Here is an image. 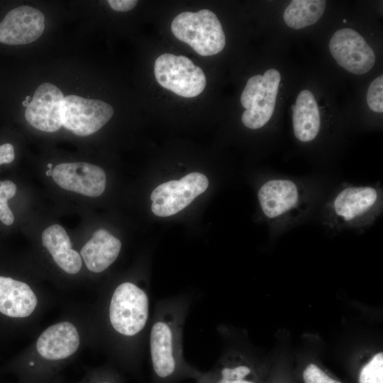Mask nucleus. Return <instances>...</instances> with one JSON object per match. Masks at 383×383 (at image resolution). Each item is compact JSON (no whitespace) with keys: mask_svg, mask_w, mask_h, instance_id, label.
I'll use <instances>...</instances> for the list:
<instances>
[{"mask_svg":"<svg viewBox=\"0 0 383 383\" xmlns=\"http://www.w3.org/2000/svg\"><path fill=\"white\" fill-rule=\"evenodd\" d=\"M293 109V128L296 138L302 142H309L318 135L320 129V113L316 99L311 91H301Z\"/></svg>","mask_w":383,"mask_h":383,"instance_id":"17","label":"nucleus"},{"mask_svg":"<svg viewBox=\"0 0 383 383\" xmlns=\"http://www.w3.org/2000/svg\"><path fill=\"white\" fill-rule=\"evenodd\" d=\"M150 316V299L145 289L125 282L114 289L109 304L111 326L118 334L133 337L143 331Z\"/></svg>","mask_w":383,"mask_h":383,"instance_id":"3","label":"nucleus"},{"mask_svg":"<svg viewBox=\"0 0 383 383\" xmlns=\"http://www.w3.org/2000/svg\"><path fill=\"white\" fill-rule=\"evenodd\" d=\"M359 383H383V353H377L362 369Z\"/></svg>","mask_w":383,"mask_h":383,"instance_id":"21","label":"nucleus"},{"mask_svg":"<svg viewBox=\"0 0 383 383\" xmlns=\"http://www.w3.org/2000/svg\"><path fill=\"white\" fill-rule=\"evenodd\" d=\"M38 304L32 289L25 282L0 276V312L12 318L30 316Z\"/></svg>","mask_w":383,"mask_h":383,"instance_id":"13","label":"nucleus"},{"mask_svg":"<svg viewBox=\"0 0 383 383\" xmlns=\"http://www.w3.org/2000/svg\"><path fill=\"white\" fill-rule=\"evenodd\" d=\"M171 30L177 39L202 56L216 55L226 45L221 24L216 14L209 9L178 14L172 22Z\"/></svg>","mask_w":383,"mask_h":383,"instance_id":"2","label":"nucleus"},{"mask_svg":"<svg viewBox=\"0 0 383 383\" xmlns=\"http://www.w3.org/2000/svg\"><path fill=\"white\" fill-rule=\"evenodd\" d=\"M304 383H341L331 378L315 364H309L303 373Z\"/></svg>","mask_w":383,"mask_h":383,"instance_id":"24","label":"nucleus"},{"mask_svg":"<svg viewBox=\"0 0 383 383\" xmlns=\"http://www.w3.org/2000/svg\"><path fill=\"white\" fill-rule=\"evenodd\" d=\"M113 113V107L101 100L68 95L62 103L61 122L74 134L87 136L102 128Z\"/></svg>","mask_w":383,"mask_h":383,"instance_id":"7","label":"nucleus"},{"mask_svg":"<svg viewBox=\"0 0 383 383\" xmlns=\"http://www.w3.org/2000/svg\"><path fill=\"white\" fill-rule=\"evenodd\" d=\"M325 8L324 0H293L284 12V21L289 27L301 29L316 23Z\"/></svg>","mask_w":383,"mask_h":383,"instance_id":"19","label":"nucleus"},{"mask_svg":"<svg viewBox=\"0 0 383 383\" xmlns=\"http://www.w3.org/2000/svg\"><path fill=\"white\" fill-rule=\"evenodd\" d=\"M121 248V241L107 230L101 228L82 247L80 255L89 270L99 273L116 260Z\"/></svg>","mask_w":383,"mask_h":383,"instance_id":"14","label":"nucleus"},{"mask_svg":"<svg viewBox=\"0 0 383 383\" xmlns=\"http://www.w3.org/2000/svg\"><path fill=\"white\" fill-rule=\"evenodd\" d=\"M15 158L13 146L10 143L0 145V165L9 164Z\"/></svg>","mask_w":383,"mask_h":383,"instance_id":"26","label":"nucleus"},{"mask_svg":"<svg viewBox=\"0 0 383 383\" xmlns=\"http://www.w3.org/2000/svg\"><path fill=\"white\" fill-rule=\"evenodd\" d=\"M208 186L207 177L199 172H192L179 180L162 183L151 194L152 211L160 217L176 214L204 193Z\"/></svg>","mask_w":383,"mask_h":383,"instance_id":"6","label":"nucleus"},{"mask_svg":"<svg viewBox=\"0 0 383 383\" xmlns=\"http://www.w3.org/2000/svg\"><path fill=\"white\" fill-rule=\"evenodd\" d=\"M154 72L162 87L186 98L199 95L206 84L203 70L184 55L162 54L155 60Z\"/></svg>","mask_w":383,"mask_h":383,"instance_id":"5","label":"nucleus"},{"mask_svg":"<svg viewBox=\"0 0 383 383\" xmlns=\"http://www.w3.org/2000/svg\"><path fill=\"white\" fill-rule=\"evenodd\" d=\"M30 99H31L30 96H26V100L29 102Z\"/></svg>","mask_w":383,"mask_h":383,"instance_id":"31","label":"nucleus"},{"mask_svg":"<svg viewBox=\"0 0 383 383\" xmlns=\"http://www.w3.org/2000/svg\"><path fill=\"white\" fill-rule=\"evenodd\" d=\"M251 373V370L246 365L235 367H223L219 372V377L216 381L248 380L246 377Z\"/></svg>","mask_w":383,"mask_h":383,"instance_id":"23","label":"nucleus"},{"mask_svg":"<svg viewBox=\"0 0 383 383\" xmlns=\"http://www.w3.org/2000/svg\"><path fill=\"white\" fill-rule=\"evenodd\" d=\"M52 177L60 187L87 196H99L106 188L104 171L87 162L59 164L54 167Z\"/></svg>","mask_w":383,"mask_h":383,"instance_id":"9","label":"nucleus"},{"mask_svg":"<svg viewBox=\"0 0 383 383\" xmlns=\"http://www.w3.org/2000/svg\"><path fill=\"white\" fill-rule=\"evenodd\" d=\"M30 102L27 101L26 100L23 101V106L27 107L28 106Z\"/></svg>","mask_w":383,"mask_h":383,"instance_id":"30","label":"nucleus"},{"mask_svg":"<svg viewBox=\"0 0 383 383\" xmlns=\"http://www.w3.org/2000/svg\"><path fill=\"white\" fill-rule=\"evenodd\" d=\"M280 79L279 71L270 69L263 75H255L248 80L240 96L241 104L246 109L242 122L247 128L257 129L269 121L274 110Z\"/></svg>","mask_w":383,"mask_h":383,"instance_id":"4","label":"nucleus"},{"mask_svg":"<svg viewBox=\"0 0 383 383\" xmlns=\"http://www.w3.org/2000/svg\"><path fill=\"white\" fill-rule=\"evenodd\" d=\"M42 243L63 271L71 274L79 272L82 267L81 255L72 248L70 237L62 226L53 224L45 229L42 234Z\"/></svg>","mask_w":383,"mask_h":383,"instance_id":"16","label":"nucleus"},{"mask_svg":"<svg viewBox=\"0 0 383 383\" xmlns=\"http://www.w3.org/2000/svg\"><path fill=\"white\" fill-rule=\"evenodd\" d=\"M46 175L47 176H52V170L51 169H49V170L46 171Z\"/></svg>","mask_w":383,"mask_h":383,"instance_id":"29","label":"nucleus"},{"mask_svg":"<svg viewBox=\"0 0 383 383\" xmlns=\"http://www.w3.org/2000/svg\"><path fill=\"white\" fill-rule=\"evenodd\" d=\"M367 101L370 109L375 112L383 111V76L374 79L369 86Z\"/></svg>","mask_w":383,"mask_h":383,"instance_id":"22","label":"nucleus"},{"mask_svg":"<svg viewBox=\"0 0 383 383\" xmlns=\"http://www.w3.org/2000/svg\"><path fill=\"white\" fill-rule=\"evenodd\" d=\"M16 186L11 180L0 181V221L10 226L14 221V216L8 205V200L13 197Z\"/></svg>","mask_w":383,"mask_h":383,"instance_id":"20","label":"nucleus"},{"mask_svg":"<svg viewBox=\"0 0 383 383\" xmlns=\"http://www.w3.org/2000/svg\"><path fill=\"white\" fill-rule=\"evenodd\" d=\"M79 342L77 328L72 323L64 321L46 328L37 340L36 349L41 358L57 362L74 354Z\"/></svg>","mask_w":383,"mask_h":383,"instance_id":"12","label":"nucleus"},{"mask_svg":"<svg viewBox=\"0 0 383 383\" xmlns=\"http://www.w3.org/2000/svg\"><path fill=\"white\" fill-rule=\"evenodd\" d=\"M64 99L62 91L50 82L40 84L26 107V121L35 128L55 132L62 126L61 107Z\"/></svg>","mask_w":383,"mask_h":383,"instance_id":"10","label":"nucleus"},{"mask_svg":"<svg viewBox=\"0 0 383 383\" xmlns=\"http://www.w3.org/2000/svg\"><path fill=\"white\" fill-rule=\"evenodd\" d=\"M182 316L167 309L157 313L149 335V348L152 370L160 380H169L179 370L182 362Z\"/></svg>","mask_w":383,"mask_h":383,"instance_id":"1","label":"nucleus"},{"mask_svg":"<svg viewBox=\"0 0 383 383\" xmlns=\"http://www.w3.org/2000/svg\"><path fill=\"white\" fill-rule=\"evenodd\" d=\"M48 167H49V169H51V168H52V164H51V163H48Z\"/></svg>","mask_w":383,"mask_h":383,"instance_id":"32","label":"nucleus"},{"mask_svg":"<svg viewBox=\"0 0 383 383\" xmlns=\"http://www.w3.org/2000/svg\"><path fill=\"white\" fill-rule=\"evenodd\" d=\"M111 8L116 11H128L133 9L137 4L135 0H109Z\"/></svg>","mask_w":383,"mask_h":383,"instance_id":"25","label":"nucleus"},{"mask_svg":"<svg viewBox=\"0 0 383 383\" xmlns=\"http://www.w3.org/2000/svg\"><path fill=\"white\" fill-rule=\"evenodd\" d=\"M258 199L264 214L274 218L289 211L299 200L296 184L287 179L265 182L258 192Z\"/></svg>","mask_w":383,"mask_h":383,"instance_id":"15","label":"nucleus"},{"mask_svg":"<svg viewBox=\"0 0 383 383\" xmlns=\"http://www.w3.org/2000/svg\"><path fill=\"white\" fill-rule=\"evenodd\" d=\"M329 50L336 62L347 71L363 74L374 65L375 55L362 36L351 28H342L333 35Z\"/></svg>","mask_w":383,"mask_h":383,"instance_id":"8","label":"nucleus"},{"mask_svg":"<svg viewBox=\"0 0 383 383\" xmlns=\"http://www.w3.org/2000/svg\"><path fill=\"white\" fill-rule=\"evenodd\" d=\"M96 381L89 383H115L112 378L109 377H97Z\"/></svg>","mask_w":383,"mask_h":383,"instance_id":"27","label":"nucleus"},{"mask_svg":"<svg viewBox=\"0 0 383 383\" xmlns=\"http://www.w3.org/2000/svg\"><path fill=\"white\" fill-rule=\"evenodd\" d=\"M45 28V16L38 9L22 6L11 10L0 23V42L25 45L36 40Z\"/></svg>","mask_w":383,"mask_h":383,"instance_id":"11","label":"nucleus"},{"mask_svg":"<svg viewBox=\"0 0 383 383\" xmlns=\"http://www.w3.org/2000/svg\"><path fill=\"white\" fill-rule=\"evenodd\" d=\"M215 383H254L250 380L216 381Z\"/></svg>","mask_w":383,"mask_h":383,"instance_id":"28","label":"nucleus"},{"mask_svg":"<svg viewBox=\"0 0 383 383\" xmlns=\"http://www.w3.org/2000/svg\"><path fill=\"white\" fill-rule=\"evenodd\" d=\"M377 199V190L372 187H348L335 199L334 210L344 220L350 221L368 211Z\"/></svg>","mask_w":383,"mask_h":383,"instance_id":"18","label":"nucleus"}]
</instances>
